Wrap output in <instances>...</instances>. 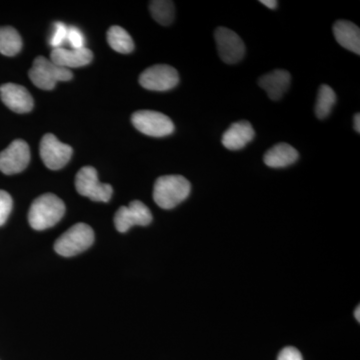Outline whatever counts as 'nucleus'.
Listing matches in <instances>:
<instances>
[{
  "label": "nucleus",
  "instance_id": "11",
  "mask_svg": "<svg viewBox=\"0 0 360 360\" xmlns=\"http://www.w3.org/2000/svg\"><path fill=\"white\" fill-rule=\"evenodd\" d=\"M153 221V214L148 206L139 200H134L129 206H122L115 213V224L118 231H129L132 226H146Z\"/></svg>",
  "mask_w": 360,
  "mask_h": 360
},
{
  "label": "nucleus",
  "instance_id": "24",
  "mask_svg": "<svg viewBox=\"0 0 360 360\" xmlns=\"http://www.w3.org/2000/svg\"><path fill=\"white\" fill-rule=\"evenodd\" d=\"M66 41L70 44L71 49H84L85 39L84 33L80 32L77 27L71 26L68 30V37H66Z\"/></svg>",
  "mask_w": 360,
  "mask_h": 360
},
{
  "label": "nucleus",
  "instance_id": "5",
  "mask_svg": "<svg viewBox=\"0 0 360 360\" xmlns=\"http://www.w3.org/2000/svg\"><path fill=\"white\" fill-rule=\"evenodd\" d=\"M75 187L80 195L97 202H108L113 193L112 186L101 184L96 168L91 167H82L77 172Z\"/></svg>",
  "mask_w": 360,
  "mask_h": 360
},
{
  "label": "nucleus",
  "instance_id": "16",
  "mask_svg": "<svg viewBox=\"0 0 360 360\" xmlns=\"http://www.w3.org/2000/svg\"><path fill=\"white\" fill-rule=\"evenodd\" d=\"M336 41L347 51L360 54V30L348 20H338L333 25Z\"/></svg>",
  "mask_w": 360,
  "mask_h": 360
},
{
  "label": "nucleus",
  "instance_id": "10",
  "mask_svg": "<svg viewBox=\"0 0 360 360\" xmlns=\"http://www.w3.org/2000/svg\"><path fill=\"white\" fill-rule=\"evenodd\" d=\"M214 39L220 58L227 65L239 63L245 56V45L233 30L219 27L215 30Z\"/></svg>",
  "mask_w": 360,
  "mask_h": 360
},
{
  "label": "nucleus",
  "instance_id": "4",
  "mask_svg": "<svg viewBox=\"0 0 360 360\" xmlns=\"http://www.w3.org/2000/svg\"><path fill=\"white\" fill-rule=\"evenodd\" d=\"M72 77L70 70L56 65L44 56L35 58L30 70L32 84L44 90H52L58 82H68Z\"/></svg>",
  "mask_w": 360,
  "mask_h": 360
},
{
  "label": "nucleus",
  "instance_id": "9",
  "mask_svg": "<svg viewBox=\"0 0 360 360\" xmlns=\"http://www.w3.org/2000/svg\"><path fill=\"white\" fill-rule=\"evenodd\" d=\"M30 161V146L22 139H16L0 153V172L7 175L20 174L28 167Z\"/></svg>",
  "mask_w": 360,
  "mask_h": 360
},
{
  "label": "nucleus",
  "instance_id": "19",
  "mask_svg": "<svg viewBox=\"0 0 360 360\" xmlns=\"http://www.w3.org/2000/svg\"><path fill=\"white\" fill-rule=\"evenodd\" d=\"M22 49V39L15 28L11 26L0 27V53L14 56Z\"/></svg>",
  "mask_w": 360,
  "mask_h": 360
},
{
  "label": "nucleus",
  "instance_id": "6",
  "mask_svg": "<svg viewBox=\"0 0 360 360\" xmlns=\"http://www.w3.org/2000/svg\"><path fill=\"white\" fill-rule=\"evenodd\" d=\"M132 124L141 134L153 137L174 134V124L167 115L153 110H139L131 116Z\"/></svg>",
  "mask_w": 360,
  "mask_h": 360
},
{
  "label": "nucleus",
  "instance_id": "18",
  "mask_svg": "<svg viewBox=\"0 0 360 360\" xmlns=\"http://www.w3.org/2000/svg\"><path fill=\"white\" fill-rule=\"evenodd\" d=\"M108 41L111 49L118 53L129 54L134 51V42L132 37L120 26H111L108 32Z\"/></svg>",
  "mask_w": 360,
  "mask_h": 360
},
{
  "label": "nucleus",
  "instance_id": "8",
  "mask_svg": "<svg viewBox=\"0 0 360 360\" xmlns=\"http://www.w3.org/2000/svg\"><path fill=\"white\" fill-rule=\"evenodd\" d=\"M71 146L63 143L56 135L45 134L40 142V158L46 167L51 170H58L68 165L72 156Z\"/></svg>",
  "mask_w": 360,
  "mask_h": 360
},
{
  "label": "nucleus",
  "instance_id": "17",
  "mask_svg": "<svg viewBox=\"0 0 360 360\" xmlns=\"http://www.w3.org/2000/svg\"><path fill=\"white\" fill-rule=\"evenodd\" d=\"M300 158V153L288 143H278L272 146L264 155L265 165L271 168L290 167Z\"/></svg>",
  "mask_w": 360,
  "mask_h": 360
},
{
  "label": "nucleus",
  "instance_id": "22",
  "mask_svg": "<svg viewBox=\"0 0 360 360\" xmlns=\"http://www.w3.org/2000/svg\"><path fill=\"white\" fill-rule=\"evenodd\" d=\"M68 27L63 22L54 23L53 32H52L51 39L49 40V44L54 49L63 47L68 37Z\"/></svg>",
  "mask_w": 360,
  "mask_h": 360
},
{
  "label": "nucleus",
  "instance_id": "2",
  "mask_svg": "<svg viewBox=\"0 0 360 360\" xmlns=\"http://www.w3.org/2000/svg\"><path fill=\"white\" fill-rule=\"evenodd\" d=\"M191 182L181 175H165L156 180L153 200L163 210H172L188 198Z\"/></svg>",
  "mask_w": 360,
  "mask_h": 360
},
{
  "label": "nucleus",
  "instance_id": "23",
  "mask_svg": "<svg viewBox=\"0 0 360 360\" xmlns=\"http://www.w3.org/2000/svg\"><path fill=\"white\" fill-rule=\"evenodd\" d=\"M13 198L11 194L0 191V226L6 224L11 210H13Z\"/></svg>",
  "mask_w": 360,
  "mask_h": 360
},
{
  "label": "nucleus",
  "instance_id": "1",
  "mask_svg": "<svg viewBox=\"0 0 360 360\" xmlns=\"http://www.w3.org/2000/svg\"><path fill=\"white\" fill-rule=\"evenodd\" d=\"M65 213V202L56 194L46 193L33 201L28 212V221L35 231H45L58 224Z\"/></svg>",
  "mask_w": 360,
  "mask_h": 360
},
{
  "label": "nucleus",
  "instance_id": "13",
  "mask_svg": "<svg viewBox=\"0 0 360 360\" xmlns=\"http://www.w3.org/2000/svg\"><path fill=\"white\" fill-rule=\"evenodd\" d=\"M94 58V54L90 49L84 47L80 49H68L65 47L52 49L51 60L63 68H82L89 65Z\"/></svg>",
  "mask_w": 360,
  "mask_h": 360
},
{
  "label": "nucleus",
  "instance_id": "28",
  "mask_svg": "<svg viewBox=\"0 0 360 360\" xmlns=\"http://www.w3.org/2000/svg\"><path fill=\"white\" fill-rule=\"evenodd\" d=\"M359 312H360V307H357V309H355V319H357V321H360V315H359Z\"/></svg>",
  "mask_w": 360,
  "mask_h": 360
},
{
  "label": "nucleus",
  "instance_id": "15",
  "mask_svg": "<svg viewBox=\"0 0 360 360\" xmlns=\"http://www.w3.org/2000/svg\"><path fill=\"white\" fill-rule=\"evenodd\" d=\"M291 75L288 71L276 70L259 78L258 85L266 91L271 101H279L290 89Z\"/></svg>",
  "mask_w": 360,
  "mask_h": 360
},
{
  "label": "nucleus",
  "instance_id": "14",
  "mask_svg": "<svg viewBox=\"0 0 360 360\" xmlns=\"http://www.w3.org/2000/svg\"><path fill=\"white\" fill-rule=\"evenodd\" d=\"M255 131L250 122L243 120L231 124L222 135V144L229 150L245 148L255 139Z\"/></svg>",
  "mask_w": 360,
  "mask_h": 360
},
{
  "label": "nucleus",
  "instance_id": "27",
  "mask_svg": "<svg viewBox=\"0 0 360 360\" xmlns=\"http://www.w3.org/2000/svg\"><path fill=\"white\" fill-rule=\"evenodd\" d=\"M354 127L355 131H356L357 134H359V132H360V115H359V113H356V115H354Z\"/></svg>",
  "mask_w": 360,
  "mask_h": 360
},
{
  "label": "nucleus",
  "instance_id": "20",
  "mask_svg": "<svg viewBox=\"0 0 360 360\" xmlns=\"http://www.w3.org/2000/svg\"><path fill=\"white\" fill-rule=\"evenodd\" d=\"M336 103L335 90L328 84H322L319 87L316 104H315V115L319 120H324L330 115L333 106Z\"/></svg>",
  "mask_w": 360,
  "mask_h": 360
},
{
  "label": "nucleus",
  "instance_id": "12",
  "mask_svg": "<svg viewBox=\"0 0 360 360\" xmlns=\"http://www.w3.org/2000/svg\"><path fill=\"white\" fill-rule=\"evenodd\" d=\"M2 103L16 113L30 112L33 108V98L28 90L20 84H6L0 86Z\"/></svg>",
  "mask_w": 360,
  "mask_h": 360
},
{
  "label": "nucleus",
  "instance_id": "25",
  "mask_svg": "<svg viewBox=\"0 0 360 360\" xmlns=\"http://www.w3.org/2000/svg\"><path fill=\"white\" fill-rule=\"evenodd\" d=\"M277 360H303L300 350L295 347H288L283 348L278 355Z\"/></svg>",
  "mask_w": 360,
  "mask_h": 360
},
{
  "label": "nucleus",
  "instance_id": "21",
  "mask_svg": "<svg viewBox=\"0 0 360 360\" xmlns=\"http://www.w3.org/2000/svg\"><path fill=\"white\" fill-rule=\"evenodd\" d=\"M151 15L156 22L161 25L167 26L172 25L174 20V4L167 0H155L149 4Z\"/></svg>",
  "mask_w": 360,
  "mask_h": 360
},
{
  "label": "nucleus",
  "instance_id": "3",
  "mask_svg": "<svg viewBox=\"0 0 360 360\" xmlns=\"http://www.w3.org/2000/svg\"><path fill=\"white\" fill-rule=\"evenodd\" d=\"M94 243V232L91 227L77 224L56 239L54 250L61 257H71L89 250Z\"/></svg>",
  "mask_w": 360,
  "mask_h": 360
},
{
  "label": "nucleus",
  "instance_id": "26",
  "mask_svg": "<svg viewBox=\"0 0 360 360\" xmlns=\"http://www.w3.org/2000/svg\"><path fill=\"white\" fill-rule=\"evenodd\" d=\"M260 4H264V6L269 7L270 9H276L277 6H278V1H276V0H262Z\"/></svg>",
  "mask_w": 360,
  "mask_h": 360
},
{
  "label": "nucleus",
  "instance_id": "7",
  "mask_svg": "<svg viewBox=\"0 0 360 360\" xmlns=\"http://www.w3.org/2000/svg\"><path fill=\"white\" fill-rule=\"evenodd\" d=\"M179 82V75L172 66L158 65L146 68L139 77L143 89L153 91H167L174 89Z\"/></svg>",
  "mask_w": 360,
  "mask_h": 360
}]
</instances>
